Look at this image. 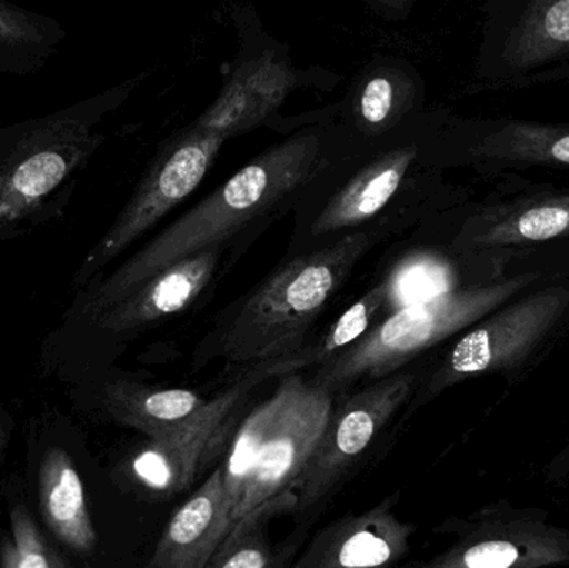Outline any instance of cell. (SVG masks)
Listing matches in <instances>:
<instances>
[{"label": "cell", "mask_w": 569, "mask_h": 568, "mask_svg": "<svg viewBox=\"0 0 569 568\" xmlns=\"http://www.w3.org/2000/svg\"><path fill=\"white\" fill-rule=\"evenodd\" d=\"M357 139L335 119V109L311 113L293 133L240 167L112 276L97 283L86 312L100 316L166 267L220 246L256 220L298 202L308 183Z\"/></svg>", "instance_id": "6da1fadb"}, {"label": "cell", "mask_w": 569, "mask_h": 568, "mask_svg": "<svg viewBox=\"0 0 569 568\" xmlns=\"http://www.w3.org/2000/svg\"><path fill=\"white\" fill-rule=\"evenodd\" d=\"M142 76L56 112L0 127V240L59 213L99 152L102 127Z\"/></svg>", "instance_id": "7a4b0ae2"}, {"label": "cell", "mask_w": 569, "mask_h": 568, "mask_svg": "<svg viewBox=\"0 0 569 568\" xmlns=\"http://www.w3.org/2000/svg\"><path fill=\"white\" fill-rule=\"evenodd\" d=\"M378 236V229L345 232L330 246L291 260L260 283L227 327V362L252 367L301 349L325 307Z\"/></svg>", "instance_id": "3957f363"}, {"label": "cell", "mask_w": 569, "mask_h": 568, "mask_svg": "<svg viewBox=\"0 0 569 568\" xmlns=\"http://www.w3.org/2000/svg\"><path fill=\"white\" fill-rule=\"evenodd\" d=\"M558 272L563 270L521 269L498 279L467 282L423 302L401 307L375 323L340 356L317 367L311 382L335 393L357 380L398 372L431 347L453 339L491 310Z\"/></svg>", "instance_id": "277c9868"}, {"label": "cell", "mask_w": 569, "mask_h": 568, "mask_svg": "<svg viewBox=\"0 0 569 568\" xmlns=\"http://www.w3.org/2000/svg\"><path fill=\"white\" fill-rule=\"evenodd\" d=\"M569 336V269L553 273L453 337L417 397L418 406L475 377L518 383Z\"/></svg>", "instance_id": "5b68a950"}, {"label": "cell", "mask_w": 569, "mask_h": 568, "mask_svg": "<svg viewBox=\"0 0 569 568\" xmlns=\"http://www.w3.org/2000/svg\"><path fill=\"white\" fill-rule=\"evenodd\" d=\"M451 249L468 282L521 269H569V180L503 179L497 192L465 210Z\"/></svg>", "instance_id": "8992f818"}, {"label": "cell", "mask_w": 569, "mask_h": 568, "mask_svg": "<svg viewBox=\"0 0 569 568\" xmlns=\"http://www.w3.org/2000/svg\"><path fill=\"white\" fill-rule=\"evenodd\" d=\"M331 409L333 392L293 372L280 377L276 393L243 420L222 464L233 526L260 504L293 489Z\"/></svg>", "instance_id": "52a82bcc"}, {"label": "cell", "mask_w": 569, "mask_h": 568, "mask_svg": "<svg viewBox=\"0 0 569 568\" xmlns=\"http://www.w3.org/2000/svg\"><path fill=\"white\" fill-rule=\"evenodd\" d=\"M441 110L420 117L387 136L355 140L335 157L298 200H313L311 236L348 232L377 219L390 203L413 189L428 173V147Z\"/></svg>", "instance_id": "ba28073f"}, {"label": "cell", "mask_w": 569, "mask_h": 568, "mask_svg": "<svg viewBox=\"0 0 569 568\" xmlns=\"http://www.w3.org/2000/svg\"><path fill=\"white\" fill-rule=\"evenodd\" d=\"M240 47L217 99L193 122L226 137L246 136L277 122L295 90L331 89L337 76L327 70L297 69L287 47L277 42L247 12L239 13Z\"/></svg>", "instance_id": "9c48e42d"}, {"label": "cell", "mask_w": 569, "mask_h": 568, "mask_svg": "<svg viewBox=\"0 0 569 568\" xmlns=\"http://www.w3.org/2000/svg\"><path fill=\"white\" fill-rule=\"evenodd\" d=\"M428 166L468 167L490 179L528 170L569 172V122L457 117L441 110L428 147Z\"/></svg>", "instance_id": "30bf717a"}, {"label": "cell", "mask_w": 569, "mask_h": 568, "mask_svg": "<svg viewBox=\"0 0 569 568\" xmlns=\"http://www.w3.org/2000/svg\"><path fill=\"white\" fill-rule=\"evenodd\" d=\"M226 142V137L196 122L163 140L129 202L83 260L77 272V286H82L109 266L167 213L192 196L212 169Z\"/></svg>", "instance_id": "8fae6325"}, {"label": "cell", "mask_w": 569, "mask_h": 568, "mask_svg": "<svg viewBox=\"0 0 569 568\" xmlns=\"http://www.w3.org/2000/svg\"><path fill=\"white\" fill-rule=\"evenodd\" d=\"M437 532L453 544L435 556L430 568H545L569 566V530L541 507L487 504L463 519L451 517Z\"/></svg>", "instance_id": "7c38bea8"}, {"label": "cell", "mask_w": 569, "mask_h": 568, "mask_svg": "<svg viewBox=\"0 0 569 568\" xmlns=\"http://www.w3.org/2000/svg\"><path fill=\"white\" fill-rule=\"evenodd\" d=\"M415 386L417 373L398 370L333 406L313 454L293 484L295 512L305 516L337 492L391 417L411 399Z\"/></svg>", "instance_id": "4fadbf2b"}, {"label": "cell", "mask_w": 569, "mask_h": 568, "mask_svg": "<svg viewBox=\"0 0 569 568\" xmlns=\"http://www.w3.org/2000/svg\"><path fill=\"white\" fill-rule=\"evenodd\" d=\"M246 376L236 387L213 397L182 429L163 439H150L132 459V472L153 492L179 494L197 479L212 447L226 436L243 396L256 386Z\"/></svg>", "instance_id": "5bb4252c"}, {"label": "cell", "mask_w": 569, "mask_h": 568, "mask_svg": "<svg viewBox=\"0 0 569 568\" xmlns=\"http://www.w3.org/2000/svg\"><path fill=\"white\" fill-rule=\"evenodd\" d=\"M333 109L335 119L355 137L378 139L425 112V82L403 57L375 56Z\"/></svg>", "instance_id": "9a60e30c"}, {"label": "cell", "mask_w": 569, "mask_h": 568, "mask_svg": "<svg viewBox=\"0 0 569 568\" xmlns=\"http://www.w3.org/2000/svg\"><path fill=\"white\" fill-rule=\"evenodd\" d=\"M400 496L387 497L367 512L348 514L321 529L295 562L297 568L381 567L410 554L415 526L395 514Z\"/></svg>", "instance_id": "2e32d148"}, {"label": "cell", "mask_w": 569, "mask_h": 568, "mask_svg": "<svg viewBox=\"0 0 569 568\" xmlns=\"http://www.w3.org/2000/svg\"><path fill=\"white\" fill-rule=\"evenodd\" d=\"M493 69L501 86L569 79V0H528L505 32Z\"/></svg>", "instance_id": "e0dca14e"}, {"label": "cell", "mask_w": 569, "mask_h": 568, "mask_svg": "<svg viewBox=\"0 0 569 568\" xmlns=\"http://www.w3.org/2000/svg\"><path fill=\"white\" fill-rule=\"evenodd\" d=\"M232 526V504L220 464L173 514L162 530L149 567L207 568Z\"/></svg>", "instance_id": "ac0fdd59"}, {"label": "cell", "mask_w": 569, "mask_h": 568, "mask_svg": "<svg viewBox=\"0 0 569 568\" xmlns=\"http://www.w3.org/2000/svg\"><path fill=\"white\" fill-rule=\"evenodd\" d=\"M219 246L186 257L157 272L126 299L96 317L100 329L130 332L183 312L206 290L219 266Z\"/></svg>", "instance_id": "d6986e66"}, {"label": "cell", "mask_w": 569, "mask_h": 568, "mask_svg": "<svg viewBox=\"0 0 569 568\" xmlns=\"http://www.w3.org/2000/svg\"><path fill=\"white\" fill-rule=\"evenodd\" d=\"M40 507L53 536L73 552L89 556L97 534L87 507L86 490L76 464L60 447L49 449L40 464Z\"/></svg>", "instance_id": "ffe728a7"}, {"label": "cell", "mask_w": 569, "mask_h": 568, "mask_svg": "<svg viewBox=\"0 0 569 568\" xmlns=\"http://www.w3.org/2000/svg\"><path fill=\"white\" fill-rule=\"evenodd\" d=\"M103 400L117 422L152 440L182 429L209 402L192 390L152 389L130 382L110 383Z\"/></svg>", "instance_id": "44dd1931"}, {"label": "cell", "mask_w": 569, "mask_h": 568, "mask_svg": "<svg viewBox=\"0 0 569 568\" xmlns=\"http://www.w3.org/2000/svg\"><path fill=\"white\" fill-rule=\"evenodd\" d=\"M383 307L385 283L381 282L363 293L317 339L305 343L297 352L283 357V359L247 367L249 369L247 376L253 377L260 382L267 377H282L287 373L300 372L308 367L317 369V367L323 366L325 362L340 356L348 347L361 339L375 326V320L378 319Z\"/></svg>", "instance_id": "7402d4cb"}, {"label": "cell", "mask_w": 569, "mask_h": 568, "mask_svg": "<svg viewBox=\"0 0 569 568\" xmlns=\"http://www.w3.org/2000/svg\"><path fill=\"white\" fill-rule=\"evenodd\" d=\"M62 23L0 0V73L27 77L46 69L66 40Z\"/></svg>", "instance_id": "603a6c76"}, {"label": "cell", "mask_w": 569, "mask_h": 568, "mask_svg": "<svg viewBox=\"0 0 569 568\" xmlns=\"http://www.w3.org/2000/svg\"><path fill=\"white\" fill-rule=\"evenodd\" d=\"M297 494L284 490L279 496L250 510L227 534L207 568H269L280 567L276 552L267 539V526L273 517L295 512Z\"/></svg>", "instance_id": "cb8c5ba5"}, {"label": "cell", "mask_w": 569, "mask_h": 568, "mask_svg": "<svg viewBox=\"0 0 569 568\" xmlns=\"http://www.w3.org/2000/svg\"><path fill=\"white\" fill-rule=\"evenodd\" d=\"M383 283L385 307H393V312L460 286L455 267L435 252L413 253L398 263Z\"/></svg>", "instance_id": "d4e9b609"}, {"label": "cell", "mask_w": 569, "mask_h": 568, "mask_svg": "<svg viewBox=\"0 0 569 568\" xmlns=\"http://www.w3.org/2000/svg\"><path fill=\"white\" fill-rule=\"evenodd\" d=\"M10 539L0 542V567L62 568L69 560L60 556L37 527L32 514L22 502L10 500Z\"/></svg>", "instance_id": "484cf974"}, {"label": "cell", "mask_w": 569, "mask_h": 568, "mask_svg": "<svg viewBox=\"0 0 569 568\" xmlns=\"http://www.w3.org/2000/svg\"><path fill=\"white\" fill-rule=\"evenodd\" d=\"M545 484L551 487H567L569 484V440L550 457L541 470Z\"/></svg>", "instance_id": "4316f807"}, {"label": "cell", "mask_w": 569, "mask_h": 568, "mask_svg": "<svg viewBox=\"0 0 569 568\" xmlns=\"http://www.w3.org/2000/svg\"><path fill=\"white\" fill-rule=\"evenodd\" d=\"M375 13L388 20L407 19L417 0H363Z\"/></svg>", "instance_id": "83f0119b"}, {"label": "cell", "mask_w": 569, "mask_h": 568, "mask_svg": "<svg viewBox=\"0 0 569 568\" xmlns=\"http://www.w3.org/2000/svg\"><path fill=\"white\" fill-rule=\"evenodd\" d=\"M3 442H6V427H3L2 403H0V454H2Z\"/></svg>", "instance_id": "f1b7e54d"}]
</instances>
